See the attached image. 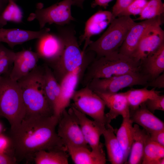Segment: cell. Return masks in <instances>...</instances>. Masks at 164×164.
Segmentation results:
<instances>
[{"mask_svg":"<svg viewBox=\"0 0 164 164\" xmlns=\"http://www.w3.org/2000/svg\"><path fill=\"white\" fill-rule=\"evenodd\" d=\"M59 118L46 116H25L15 128L10 130L13 156L18 162L33 159L39 151L67 150L56 131Z\"/></svg>","mask_w":164,"mask_h":164,"instance_id":"obj_1","label":"cell"},{"mask_svg":"<svg viewBox=\"0 0 164 164\" xmlns=\"http://www.w3.org/2000/svg\"><path fill=\"white\" fill-rule=\"evenodd\" d=\"M43 67L37 66L17 81L21 91L25 116H49L53 109L45 95L43 86Z\"/></svg>","mask_w":164,"mask_h":164,"instance_id":"obj_2","label":"cell"},{"mask_svg":"<svg viewBox=\"0 0 164 164\" xmlns=\"http://www.w3.org/2000/svg\"><path fill=\"white\" fill-rule=\"evenodd\" d=\"M141 62L116 51L96 58L88 66L81 80L84 87L94 78L110 77L128 73L141 71Z\"/></svg>","mask_w":164,"mask_h":164,"instance_id":"obj_3","label":"cell"},{"mask_svg":"<svg viewBox=\"0 0 164 164\" xmlns=\"http://www.w3.org/2000/svg\"><path fill=\"white\" fill-rule=\"evenodd\" d=\"M59 31L64 40V47L60 57L51 66L53 69H51L60 83L66 75L81 66L87 60L96 57V54L91 51L84 52L80 49L73 29L61 27Z\"/></svg>","mask_w":164,"mask_h":164,"instance_id":"obj_4","label":"cell"},{"mask_svg":"<svg viewBox=\"0 0 164 164\" xmlns=\"http://www.w3.org/2000/svg\"><path fill=\"white\" fill-rule=\"evenodd\" d=\"M21 91L17 81L9 75L0 76V117L6 118L10 130L16 128L25 116Z\"/></svg>","mask_w":164,"mask_h":164,"instance_id":"obj_5","label":"cell"},{"mask_svg":"<svg viewBox=\"0 0 164 164\" xmlns=\"http://www.w3.org/2000/svg\"><path fill=\"white\" fill-rule=\"evenodd\" d=\"M135 23L130 16L114 18L102 35L96 41H92L85 51L94 52L95 58H98L118 50Z\"/></svg>","mask_w":164,"mask_h":164,"instance_id":"obj_6","label":"cell"},{"mask_svg":"<svg viewBox=\"0 0 164 164\" xmlns=\"http://www.w3.org/2000/svg\"><path fill=\"white\" fill-rule=\"evenodd\" d=\"M149 81L148 77L140 71L106 78L93 79L86 86L95 92L114 94L135 85L145 87Z\"/></svg>","mask_w":164,"mask_h":164,"instance_id":"obj_7","label":"cell"},{"mask_svg":"<svg viewBox=\"0 0 164 164\" xmlns=\"http://www.w3.org/2000/svg\"><path fill=\"white\" fill-rule=\"evenodd\" d=\"M72 100L73 101L72 104L79 111L103 126L108 124L104 101L87 86L76 91Z\"/></svg>","mask_w":164,"mask_h":164,"instance_id":"obj_8","label":"cell"},{"mask_svg":"<svg viewBox=\"0 0 164 164\" xmlns=\"http://www.w3.org/2000/svg\"><path fill=\"white\" fill-rule=\"evenodd\" d=\"M72 5L73 0H63L45 8L39 4L35 12L30 14L28 19L37 20L40 29L44 28L46 24L64 26L75 20L71 12Z\"/></svg>","mask_w":164,"mask_h":164,"instance_id":"obj_9","label":"cell"},{"mask_svg":"<svg viewBox=\"0 0 164 164\" xmlns=\"http://www.w3.org/2000/svg\"><path fill=\"white\" fill-rule=\"evenodd\" d=\"M57 133L66 147H88L83 136L78 120L70 107L64 110L59 119Z\"/></svg>","mask_w":164,"mask_h":164,"instance_id":"obj_10","label":"cell"},{"mask_svg":"<svg viewBox=\"0 0 164 164\" xmlns=\"http://www.w3.org/2000/svg\"><path fill=\"white\" fill-rule=\"evenodd\" d=\"M86 60L81 66L66 75L60 83V91L53 111V115L59 118L63 111L69 106L76 88L85 71L91 62Z\"/></svg>","mask_w":164,"mask_h":164,"instance_id":"obj_11","label":"cell"},{"mask_svg":"<svg viewBox=\"0 0 164 164\" xmlns=\"http://www.w3.org/2000/svg\"><path fill=\"white\" fill-rule=\"evenodd\" d=\"M162 23L152 25L145 32L131 57L134 60L141 62L164 43V32L161 27Z\"/></svg>","mask_w":164,"mask_h":164,"instance_id":"obj_12","label":"cell"},{"mask_svg":"<svg viewBox=\"0 0 164 164\" xmlns=\"http://www.w3.org/2000/svg\"><path fill=\"white\" fill-rule=\"evenodd\" d=\"M64 47V40L59 33L50 32V29L38 39L36 51L41 58L51 66L55 63L60 57Z\"/></svg>","mask_w":164,"mask_h":164,"instance_id":"obj_13","label":"cell"},{"mask_svg":"<svg viewBox=\"0 0 164 164\" xmlns=\"http://www.w3.org/2000/svg\"><path fill=\"white\" fill-rule=\"evenodd\" d=\"M70 107L78 120L85 140L92 150H96L103 147V144L100 141V137L106 126L90 119L72 104Z\"/></svg>","mask_w":164,"mask_h":164,"instance_id":"obj_14","label":"cell"},{"mask_svg":"<svg viewBox=\"0 0 164 164\" xmlns=\"http://www.w3.org/2000/svg\"><path fill=\"white\" fill-rule=\"evenodd\" d=\"M111 12L99 10L92 15L86 21L84 33L79 38L80 45L83 42L84 44L82 49L85 51L92 41L91 37L103 31L114 19Z\"/></svg>","mask_w":164,"mask_h":164,"instance_id":"obj_15","label":"cell"},{"mask_svg":"<svg viewBox=\"0 0 164 164\" xmlns=\"http://www.w3.org/2000/svg\"><path fill=\"white\" fill-rule=\"evenodd\" d=\"M161 22L160 16H159L139 22H135L119 48V52L131 57L147 30L152 25Z\"/></svg>","mask_w":164,"mask_h":164,"instance_id":"obj_16","label":"cell"},{"mask_svg":"<svg viewBox=\"0 0 164 164\" xmlns=\"http://www.w3.org/2000/svg\"><path fill=\"white\" fill-rule=\"evenodd\" d=\"M39 59L36 52L30 50H24L15 52L12 67L9 75V77L17 81L37 66Z\"/></svg>","mask_w":164,"mask_h":164,"instance_id":"obj_17","label":"cell"},{"mask_svg":"<svg viewBox=\"0 0 164 164\" xmlns=\"http://www.w3.org/2000/svg\"><path fill=\"white\" fill-rule=\"evenodd\" d=\"M104 101L106 106L110 109L106 114L107 124L119 115L123 118L130 116V108L124 92L107 94L95 92Z\"/></svg>","mask_w":164,"mask_h":164,"instance_id":"obj_18","label":"cell"},{"mask_svg":"<svg viewBox=\"0 0 164 164\" xmlns=\"http://www.w3.org/2000/svg\"><path fill=\"white\" fill-rule=\"evenodd\" d=\"M50 29L44 27L39 31H33L16 28H0V43H5L13 48L18 45L40 38Z\"/></svg>","mask_w":164,"mask_h":164,"instance_id":"obj_19","label":"cell"},{"mask_svg":"<svg viewBox=\"0 0 164 164\" xmlns=\"http://www.w3.org/2000/svg\"><path fill=\"white\" fill-rule=\"evenodd\" d=\"M130 118L132 122L139 125L149 134L164 129V122L146 108L144 103L134 110H130Z\"/></svg>","mask_w":164,"mask_h":164,"instance_id":"obj_20","label":"cell"},{"mask_svg":"<svg viewBox=\"0 0 164 164\" xmlns=\"http://www.w3.org/2000/svg\"><path fill=\"white\" fill-rule=\"evenodd\" d=\"M103 147L91 151L85 147L67 146V148L75 164H105L107 160Z\"/></svg>","mask_w":164,"mask_h":164,"instance_id":"obj_21","label":"cell"},{"mask_svg":"<svg viewBox=\"0 0 164 164\" xmlns=\"http://www.w3.org/2000/svg\"><path fill=\"white\" fill-rule=\"evenodd\" d=\"M141 71L152 80L164 72V43L141 62Z\"/></svg>","mask_w":164,"mask_h":164,"instance_id":"obj_22","label":"cell"},{"mask_svg":"<svg viewBox=\"0 0 164 164\" xmlns=\"http://www.w3.org/2000/svg\"><path fill=\"white\" fill-rule=\"evenodd\" d=\"M103 135L109 161L112 164H122L127 161L115 134V130L107 124Z\"/></svg>","mask_w":164,"mask_h":164,"instance_id":"obj_23","label":"cell"},{"mask_svg":"<svg viewBox=\"0 0 164 164\" xmlns=\"http://www.w3.org/2000/svg\"><path fill=\"white\" fill-rule=\"evenodd\" d=\"M149 138V134L139 125L133 126V137L129 158L125 164H141L144 149Z\"/></svg>","mask_w":164,"mask_h":164,"instance_id":"obj_24","label":"cell"},{"mask_svg":"<svg viewBox=\"0 0 164 164\" xmlns=\"http://www.w3.org/2000/svg\"><path fill=\"white\" fill-rule=\"evenodd\" d=\"M43 79L45 95L54 111L60 94V86L51 68L47 65L43 67Z\"/></svg>","mask_w":164,"mask_h":164,"instance_id":"obj_25","label":"cell"},{"mask_svg":"<svg viewBox=\"0 0 164 164\" xmlns=\"http://www.w3.org/2000/svg\"><path fill=\"white\" fill-rule=\"evenodd\" d=\"M148 87L140 89L131 88L124 92L128 101L130 110H134L147 100L154 98L160 94L161 91L155 88L148 90Z\"/></svg>","mask_w":164,"mask_h":164,"instance_id":"obj_26","label":"cell"},{"mask_svg":"<svg viewBox=\"0 0 164 164\" xmlns=\"http://www.w3.org/2000/svg\"><path fill=\"white\" fill-rule=\"evenodd\" d=\"M133 123L130 116L123 118L120 127L115 132L117 139L127 159L130 153L133 141Z\"/></svg>","mask_w":164,"mask_h":164,"instance_id":"obj_27","label":"cell"},{"mask_svg":"<svg viewBox=\"0 0 164 164\" xmlns=\"http://www.w3.org/2000/svg\"><path fill=\"white\" fill-rule=\"evenodd\" d=\"M64 149L42 150L36 152L33 160L36 164H68L69 154Z\"/></svg>","mask_w":164,"mask_h":164,"instance_id":"obj_28","label":"cell"},{"mask_svg":"<svg viewBox=\"0 0 164 164\" xmlns=\"http://www.w3.org/2000/svg\"><path fill=\"white\" fill-rule=\"evenodd\" d=\"M142 164H164V146L149 138L144 150Z\"/></svg>","mask_w":164,"mask_h":164,"instance_id":"obj_29","label":"cell"},{"mask_svg":"<svg viewBox=\"0 0 164 164\" xmlns=\"http://www.w3.org/2000/svg\"><path fill=\"white\" fill-rule=\"evenodd\" d=\"M23 13L16 2L8 0V3L0 15V28H3L8 22H22Z\"/></svg>","mask_w":164,"mask_h":164,"instance_id":"obj_30","label":"cell"},{"mask_svg":"<svg viewBox=\"0 0 164 164\" xmlns=\"http://www.w3.org/2000/svg\"><path fill=\"white\" fill-rule=\"evenodd\" d=\"M164 12V5L162 0H150L148 1L137 19L145 20L161 16Z\"/></svg>","mask_w":164,"mask_h":164,"instance_id":"obj_31","label":"cell"},{"mask_svg":"<svg viewBox=\"0 0 164 164\" xmlns=\"http://www.w3.org/2000/svg\"><path fill=\"white\" fill-rule=\"evenodd\" d=\"M15 56V52L0 43V76L8 75L7 74L13 64Z\"/></svg>","mask_w":164,"mask_h":164,"instance_id":"obj_32","label":"cell"},{"mask_svg":"<svg viewBox=\"0 0 164 164\" xmlns=\"http://www.w3.org/2000/svg\"><path fill=\"white\" fill-rule=\"evenodd\" d=\"M147 2V0H134L118 17L139 15Z\"/></svg>","mask_w":164,"mask_h":164,"instance_id":"obj_33","label":"cell"},{"mask_svg":"<svg viewBox=\"0 0 164 164\" xmlns=\"http://www.w3.org/2000/svg\"><path fill=\"white\" fill-rule=\"evenodd\" d=\"M146 108L154 113L156 110L164 111V95L160 94L155 97L149 99L145 103Z\"/></svg>","mask_w":164,"mask_h":164,"instance_id":"obj_34","label":"cell"},{"mask_svg":"<svg viewBox=\"0 0 164 164\" xmlns=\"http://www.w3.org/2000/svg\"><path fill=\"white\" fill-rule=\"evenodd\" d=\"M0 154L13 156L12 142L10 137L0 134Z\"/></svg>","mask_w":164,"mask_h":164,"instance_id":"obj_35","label":"cell"},{"mask_svg":"<svg viewBox=\"0 0 164 164\" xmlns=\"http://www.w3.org/2000/svg\"><path fill=\"white\" fill-rule=\"evenodd\" d=\"M134 0H116L111 12L114 18L118 17Z\"/></svg>","mask_w":164,"mask_h":164,"instance_id":"obj_36","label":"cell"},{"mask_svg":"<svg viewBox=\"0 0 164 164\" xmlns=\"http://www.w3.org/2000/svg\"><path fill=\"white\" fill-rule=\"evenodd\" d=\"M149 134L151 140L164 146V129L154 132Z\"/></svg>","mask_w":164,"mask_h":164,"instance_id":"obj_37","label":"cell"},{"mask_svg":"<svg viewBox=\"0 0 164 164\" xmlns=\"http://www.w3.org/2000/svg\"><path fill=\"white\" fill-rule=\"evenodd\" d=\"M150 86L159 89L164 88V72L154 80L148 82L145 87Z\"/></svg>","mask_w":164,"mask_h":164,"instance_id":"obj_38","label":"cell"},{"mask_svg":"<svg viewBox=\"0 0 164 164\" xmlns=\"http://www.w3.org/2000/svg\"><path fill=\"white\" fill-rule=\"evenodd\" d=\"M17 162L13 156L0 154V164H15Z\"/></svg>","mask_w":164,"mask_h":164,"instance_id":"obj_39","label":"cell"},{"mask_svg":"<svg viewBox=\"0 0 164 164\" xmlns=\"http://www.w3.org/2000/svg\"><path fill=\"white\" fill-rule=\"evenodd\" d=\"M113 0H94L91 4V6L94 8L96 6H99L105 8L108 5V3Z\"/></svg>","mask_w":164,"mask_h":164,"instance_id":"obj_40","label":"cell"},{"mask_svg":"<svg viewBox=\"0 0 164 164\" xmlns=\"http://www.w3.org/2000/svg\"><path fill=\"white\" fill-rule=\"evenodd\" d=\"M85 0H73V5H75L81 9L83 8V4Z\"/></svg>","mask_w":164,"mask_h":164,"instance_id":"obj_41","label":"cell"},{"mask_svg":"<svg viewBox=\"0 0 164 164\" xmlns=\"http://www.w3.org/2000/svg\"><path fill=\"white\" fill-rule=\"evenodd\" d=\"M2 129V126L0 122V134L1 133V132Z\"/></svg>","mask_w":164,"mask_h":164,"instance_id":"obj_42","label":"cell"},{"mask_svg":"<svg viewBox=\"0 0 164 164\" xmlns=\"http://www.w3.org/2000/svg\"><path fill=\"white\" fill-rule=\"evenodd\" d=\"M16 2V0H12Z\"/></svg>","mask_w":164,"mask_h":164,"instance_id":"obj_43","label":"cell"}]
</instances>
